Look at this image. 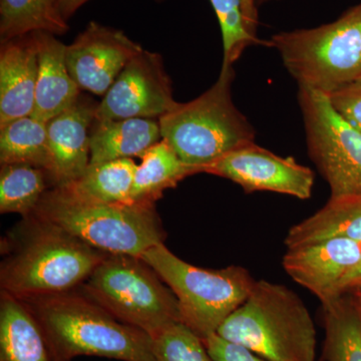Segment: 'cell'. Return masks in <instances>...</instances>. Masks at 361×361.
Returning a JSON list of instances; mask_svg holds the SVG:
<instances>
[{
    "label": "cell",
    "instance_id": "obj_1",
    "mask_svg": "<svg viewBox=\"0 0 361 361\" xmlns=\"http://www.w3.org/2000/svg\"><path fill=\"white\" fill-rule=\"evenodd\" d=\"M21 300L37 318L58 361L82 355L155 361L149 334L121 322L85 294L68 291Z\"/></svg>",
    "mask_w": 361,
    "mask_h": 361
},
{
    "label": "cell",
    "instance_id": "obj_2",
    "mask_svg": "<svg viewBox=\"0 0 361 361\" xmlns=\"http://www.w3.org/2000/svg\"><path fill=\"white\" fill-rule=\"evenodd\" d=\"M32 216L108 254L141 257L165 237L155 204L104 203L68 186L47 191Z\"/></svg>",
    "mask_w": 361,
    "mask_h": 361
},
{
    "label": "cell",
    "instance_id": "obj_3",
    "mask_svg": "<svg viewBox=\"0 0 361 361\" xmlns=\"http://www.w3.org/2000/svg\"><path fill=\"white\" fill-rule=\"evenodd\" d=\"M216 334L268 361H315L314 322L300 297L284 285L256 281Z\"/></svg>",
    "mask_w": 361,
    "mask_h": 361
},
{
    "label": "cell",
    "instance_id": "obj_4",
    "mask_svg": "<svg viewBox=\"0 0 361 361\" xmlns=\"http://www.w3.org/2000/svg\"><path fill=\"white\" fill-rule=\"evenodd\" d=\"M233 66H222L215 84L159 118L161 140L196 174L226 154L253 142L255 130L233 102Z\"/></svg>",
    "mask_w": 361,
    "mask_h": 361
},
{
    "label": "cell",
    "instance_id": "obj_5",
    "mask_svg": "<svg viewBox=\"0 0 361 361\" xmlns=\"http://www.w3.org/2000/svg\"><path fill=\"white\" fill-rule=\"evenodd\" d=\"M30 234L1 266V291L16 298L65 293L85 283L108 253L30 216Z\"/></svg>",
    "mask_w": 361,
    "mask_h": 361
},
{
    "label": "cell",
    "instance_id": "obj_6",
    "mask_svg": "<svg viewBox=\"0 0 361 361\" xmlns=\"http://www.w3.org/2000/svg\"><path fill=\"white\" fill-rule=\"evenodd\" d=\"M265 44L279 52L299 87L331 96L361 78V4L334 23L276 33Z\"/></svg>",
    "mask_w": 361,
    "mask_h": 361
},
{
    "label": "cell",
    "instance_id": "obj_7",
    "mask_svg": "<svg viewBox=\"0 0 361 361\" xmlns=\"http://www.w3.org/2000/svg\"><path fill=\"white\" fill-rule=\"evenodd\" d=\"M141 258L175 294L182 323L202 339L217 332L245 302L256 283L242 266L203 269L185 262L164 243L152 247Z\"/></svg>",
    "mask_w": 361,
    "mask_h": 361
},
{
    "label": "cell",
    "instance_id": "obj_8",
    "mask_svg": "<svg viewBox=\"0 0 361 361\" xmlns=\"http://www.w3.org/2000/svg\"><path fill=\"white\" fill-rule=\"evenodd\" d=\"M82 287L85 296L152 338L182 322L175 294L141 257L108 254Z\"/></svg>",
    "mask_w": 361,
    "mask_h": 361
},
{
    "label": "cell",
    "instance_id": "obj_9",
    "mask_svg": "<svg viewBox=\"0 0 361 361\" xmlns=\"http://www.w3.org/2000/svg\"><path fill=\"white\" fill-rule=\"evenodd\" d=\"M308 154L329 183L331 197L361 196V132L342 116L330 97L299 87Z\"/></svg>",
    "mask_w": 361,
    "mask_h": 361
},
{
    "label": "cell",
    "instance_id": "obj_10",
    "mask_svg": "<svg viewBox=\"0 0 361 361\" xmlns=\"http://www.w3.org/2000/svg\"><path fill=\"white\" fill-rule=\"evenodd\" d=\"M177 103L161 54L142 49L125 66L97 104L94 118L96 121L159 120Z\"/></svg>",
    "mask_w": 361,
    "mask_h": 361
},
{
    "label": "cell",
    "instance_id": "obj_11",
    "mask_svg": "<svg viewBox=\"0 0 361 361\" xmlns=\"http://www.w3.org/2000/svg\"><path fill=\"white\" fill-rule=\"evenodd\" d=\"M203 173L231 180L246 193L258 191L289 195L300 200L310 199L314 173L297 163L250 142L226 154L204 169Z\"/></svg>",
    "mask_w": 361,
    "mask_h": 361
},
{
    "label": "cell",
    "instance_id": "obj_12",
    "mask_svg": "<svg viewBox=\"0 0 361 361\" xmlns=\"http://www.w3.org/2000/svg\"><path fill=\"white\" fill-rule=\"evenodd\" d=\"M142 49L122 30L92 21L66 45V66L80 90L104 97Z\"/></svg>",
    "mask_w": 361,
    "mask_h": 361
},
{
    "label": "cell",
    "instance_id": "obj_13",
    "mask_svg": "<svg viewBox=\"0 0 361 361\" xmlns=\"http://www.w3.org/2000/svg\"><path fill=\"white\" fill-rule=\"evenodd\" d=\"M361 263V243L345 238L313 242L287 249L282 265L287 274L319 299L339 297V286Z\"/></svg>",
    "mask_w": 361,
    "mask_h": 361
},
{
    "label": "cell",
    "instance_id": "obj_14",
    "mask_svg": "<svg viewBox=\"0 0 361 361\" xmlns=\"http://www.w3.org/2000/svg\"><path fill=\"white\" fill-rule=\"evenodd\" d=\"M97 106L80 97L68 110L47 122L49 165L47 173L52 186L75 182L89 167L90 129L96 120Z\"/></svg>",
    "mask_w": 361,
    "mask_h": 361
},
{
    "label": "cell",
    "instance_id": "obj_15",
    "mask_svg": "<svg viewBox=\"0 0 361 361\" xmlns=\"http://www.w3.org/2000/svg\"><path fill=\"white\" fill-rule=\"evenodd\" d=\"M39 56L32 33L2 42L0 49V127L32 116Z\"/></svg>",
    "mask_w": 361,
    "mask_h": 361
},
{
    "label": "cell",
    "instance_id": "obj_16",
    "mask_svg": "<svg viewBox=\"0 0 361 361\" xmlns=\"http://www.w3.org/2000/svg\"><path fill=\"white\" fill-rule=\"evenodd\" d=\"M39 56L32 116L47 123L80 99V89L66 66V45L51 33L33 32Z\"/></svg>",
    "mask_w": 361,
    "mask_h": 361
},
{
    "label": "cell",
    "instance_id": "obj_17",
    "mask_svg": "<svg viewBox=\"0 0 361 361\" xmlns=\"http://www.w3.org/2000/svg\"><path fill=\"white\" fill-rule=\"evenodd\" d=\"M0 361H58L25 301L1 291Z\"/></svg>",
    "mask_w": 361,
    "mask_h": 361
},
{
    "label": "cell",
    "instance_id": "obj_18",
    "mask_svg": "<svg viewBox=\"0 0 361 361\" xmlns=\"http://www.w3.org/2000/svg\"><path fill=\"white\" fill-rule=\"evenodd\" d=\"M90 132V165L142 156L161 141L155 118H130L94 121Z\"/></svg>",
    "mask_w": 361,
    "mask_h": 361
},
{
    "label": "cell",
    "instance_id": "obj_19",
    "mask_svg": "<svg viewBox=\"0 0 361 361\" xmlns=\"http://www.w3.org/2000/svg\"><path fill=\"white\" fill-rule=\"evenodd\" d=\"M334 238L361 243V196L330 197L320 210L289 230L284 243L289 249Z\"/></svg>",
    "mask_w": 361,
    "mask_h": 361
},
{
    "label": "cell",
    "instance_id": "obj_20",
    "mask_svg": "<svg viewBox=\"0 0 361 361\" xmlns=\"http://www.w3.org/2000/svg\"><path fill=\"white\" fill-rule=\"evenodd\" d=\"M324 361H361V307L353 293L322 304Z\"/></svg>",
    "mask_w": 361,
    "mask_h": 361
},
{
    "label": "cell",
    "instance_id": "obj_21",
    "mask_svg": "<svg viewBox=\"0 0 361 361\" xmlns=\"http://www.w3.org/2000/svg\"><path fill=\"white\" fill-rule=\"evenodd\" d=\"M141 165L135 169L130 202L155 204L166 190L196 174L185 165L167 142H157L142 156Z\"/></svg>",
    "mask_w": 361,
    "mask_h": 361
},
{
    "label": "cell",
    "instance_id": "obj_22",
    "mask_svg": "<svg viewBox=\"0 0 361 361\" xmlns=\"http://www.w3.org/2000/svg\"><path fill=\"white\" fill-rule=\"evenodd\" d=\"M68 30L59 0H0L1 44L33 32L63 35Z\"/></svg>",
    "mask_w": 361,
    "mask_h": 361
},
{
    "label": "cell",
    "instance_id": "obj_23",
    "mask_svg": "<svg viewBox=\"0 0 361 361\" xmlns=\"http://www.w3.org/2000/svg\"><path fill=\"white\" fill-rule=\"evenodd\" d=\"M0 163L26 164L47 172L49 165L47 123L28 116L0 127Z\"/></svg>",
    "mask_w": 361,
    "mask_h": 361
},
{
    "label": "cell",
    "instance_id": "obj_24",
    "mask_svg": "<svg viewBox=\"0 0 361 361\" xmlns=\"http://www.w3.org/2000/svg\"><path fill=\"white\" fill-rule=\"evenodd\" d=\"M137 165L133 159H121L90 165L82 177L66 185L78 194L104 203L130 202Z\"/></svg>",
    "mask_w": 361,
    "mask_h": 361
},
{
    "label": "cell",
    "instance_id": "obj_25",
    "mask_svg": "<svg viewBox=\"0 0 361 361\" xmlns=\"http://www.w3.org/2000/svg\"><path fill=\"white\" fill-rule=\"evenodd\" d=\"M47 180L49 175L44 169L26 164L1 165L0 212L30 217L47 192Z\"/></svg>",
    "mask_w": 361,
    "mask_h": 361
},
{
    "label": "cell",
    "instance_id": "obj_26",
    "mask_svg": "<svg viewBox=\"0 0 361 361\" xmlns=\"http://www.w3.org/2000/svg\"><path fill=\"white\" fill-rule=\"evenodd\" d=\"M219 21L223 42L222 66H233L247 47L262 44L247 30L244 0H210Z\"/></svg>",
    "mask_w": 361,
    "mask_h": 361
},
{
    "label": "cell",
    "instance_id": "obj_27",
    "mask_svg": "<svg viewBox=\"0 0 361 361\" xmlns=\"http://www.w3.org/2000/svg\"><path fill=\"white\" fill-rule=\"evenodd\" d=\"M153 353L155 361H215L203 339L182 322L154 337Z\"/></svg>",
    "mask_w": 361,
    "mask_h": 361
},
{
    "label": "cell",
    "instance_id": "obj_28",
    "mask_svg": "<svg viewBox=\"0 0 361 361\" xmlns=\"http://www.w3.org/2000/svg\"><path fill=\"white\" fill-rule=\"evenodd\" d=\"M203 341L215 361H268L243 346L225 341L216 334L206 337Z\"/></svg>",
    "mask_w": 361,
    "mask_h": 361
},
{
    "label": "cell",
    "instance_id": "obj_29",
    "mask_svg": "<svg viewBox=\"0 0 361 361\" xmlns=\"http://www.w3.org/2000/svg\"><path fill=\"white\" fill-rule=\"evenodd\" d=\"M329 97L338 113L361 132V85H349Z\"/></svg>",
    "mask_w": 361,
    "mask_h": 361
},
{
    "label": "cell",
    "instance_id": "obj_30",
    "mask_svg": "<svg viewBox=\"0 0 361 361\" xmlns=\"http://www.w3.org/2000/svg\"><path fill=\"white\" fill-rule=\"evenodd\" d=\"M360 287H361V263L356 266L355 269L351 271L341 282V286H339V296L342 294L350 293Z\"/></svg>",
    "mask_w": 361,
    "mask_h": 361
},
{
    "label": "cell",
    "instance_id": "obj_31",
    "mask_svg": "<svg viewBox=\"0 0 361 361\" xmlns=\"http://www.w3.org/2000/svg\"><path fill=\"white\" fill-rule=\"evenodd\" d=\"M244 16L247 30L252 37H256V26H257V6L255 0H244Z\"/></svg>",
    "mask_w": 361,
    "mask_h": 361
},
{
    "label": "cell",
    "instance_id": "obj_32",
    "mask_svg": "<svg viewBox=\"0 0 361 361\" xmlns=\"http://www.w3.org/2000/svg\"><path fill=\"white\" fill-rule=\"evenodd\" d=\"M87 1H90V0H59L63 18L68 21L70 20L71 16L77 13L78 9L87 4Z\"/></svg>",
    "mask_w": 361,
    "mask_h": 361
},
{
    "label": "cell",
    "instance_id": "obj_33",
    "mask_svg": "<svg viewBox=\"0 0 361 361\" xmlns=\"http://www.w3.org/2000/svg\"><path fill=\"white\" fill-rule=\"evenodd\" d=\"M350 293H353V295H355L356 300H357V302L360 303L361 307V287L356 289L355 291L350 292Z\"/></svg>",
    "mask_w": 361,
    "mask_h": 361
},
{
    "label": "cell",
    "instance_id": "obj_34",
    "mask_svg": "<svg viewBox=\"0 0 361 361\" xmlns=\"http://www.w3.org/2000/svg\"><path fill=\"white\" fill-rule=\"evenodd\" d=\"M274 1V0H255L256 6H261V4H267V2Z\"/></svg>",
    "mask_w": 361,
    "mask_h": 361
},
{
    "label": "cell",
    "instance_id": "obj_35",
    "mask_svg": "<svg viewBox=\"0 0 361 361\" xmlns=\"http://www.w3.org/2000/svg\"><path fill=\"white\" fill-rule=\"evenodd\" d=\"M356 84L361 85V78H360V80H358V82H356Z\"/></svg>",
    "mask_w": 361,
    "mask_h": 361
}]
</instances>
